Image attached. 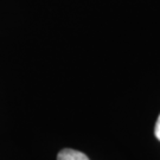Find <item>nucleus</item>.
<instances>
[{
  "mask_svg": "<svg viewBox=\"0 0 160 160\" xmlns=\"http://www.w3.org/2000/svg\"><path fill=\"white\" fill-rule=\"evenodd\" d=\"M57 160H89V158L80 151L64 148L58 153Z\"/></svg>",
  "mask_w": 160,
  "mask_h": 160,
  "instance_id": "f257e3e1",
  "label": "nucleus"
},
{
  "mask_svg": "<svg viewBox=\"0 0 160 160\" xmlns=\"http://www.w3.org/2000/svg\"><path fill=\"white\" fill-rule=\"evenodd\" d=\"M154 134H155V138L160 141V115L159 118H158V120H157V122H155Z\"/></svg>",
  "mask_w": 160,
  "mask_h": 160,
  "instance_id": "f03ea898",
  "label": "nucleus"
}]
</instances>
